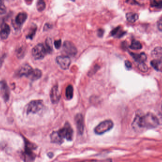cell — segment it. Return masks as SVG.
Listing matches in <instances>:
<instances>
[{
	"label": "cell",
	"instance_id": "cell-20",
	"mask_svg": "<svg viewBox=\"0 0 162 162\" xmlns=\"http://www.w3.org/2000/svg\"><path fill=\"white\" fill-rule=\"evenodd\" d=\"M129 48L133 50H139L142 48V45L139 41L134 40L129 46Z\"/></svg>",
	"mask_w": 162,
	"mask_h": 162
},
{
	"label": "cell",
	"instance_id": "cell-29",
	"mask_svg": "<svg viewBox=\"0 0 162 162\" xmlns=\"http://www.w3.org/2000/svg\"><path fill=\"white\" fill-rule=\"evenodd\" d=\"M61 44H62V42H61V40H55L54 42V45H55V47L56 49H58L60 48L61 46Z\"/></svg>",
	"mask_w": 162,
	"mask_h": 162
},
{
	"label": "cell",
	"instance_id": "cell-2",
	"mask_svg": "<svg viewBox=\"0 0 162 162\" xmlns=\"http://www.w3.org/2000/svg\"><path fill=\"white\" fill-rule=\"evenodd\" d=\"M18 74L20 76H26L32 80L39 79L42 76V72L38 69H33L28 64H25L20 68L19 70Z\"/></svg>",
	"mask_w": 162,
	"mask_h": 162
},
{
	"label": "cell",
	"instance_id": "cell-30",
	"mask_svg": "<svg viewBox=\"0 0 162 162\" xmlns=\"http://www.w3.org/2000/svg\"><path fill=\"white\" fill-rule=\"evenodd\" d=\"M126 2L131 5H139V3L136 1V0H126Z\"/></svg>",
	"mask_w": 162,
	"mask_h": 162
},
{
	"label": "cell",
	"instance_id": "cell-26",
	"mask_svg": "<svg viewBox=\"0 0 162 162\" xmlns=\"http://www.w3.org/2000/svg\"><path fill=\"white\" fill-rule=\"evenodd\" d=\"M138 68L140 71L143 72H146L148 71V68L146 64H145L144 62L138 63Z\"/></svg>",
	"mask_w": 162,
	"mask_h": 162
},
{
	"label": "cell",
	"instance_id": "cell-14",
	"mask_svg": "<svg viewBox=\"0 0 162 162\" xmlns=\"http://www.w3.org/2000/svg\"><path fill=\"white\" fill-rule=\"evenodd\" d=\"M1 89L3 94V98L6 101L8 100L9 98V89L6 83L4 81L1 83Z\"/></svg>",
	"mask_w": 162,
	"mask_h": 162
},
{
	"label": "cell",
	"instance_id": "cell-10",
	"mask_svg": "<svg viewBox=\"0 0 162 162\" xmlns=\"http://www.w3.org/2000/svg\"><path fill=\"white\" fill-rule=\"evenodd\" d=\"M60 98V95L58 90V87L56 85L52 88L50 92V99L54 104L57 103Z\"/></svg>",
	"mask_w": 162,
	"mask_h": 162
},
{
	"label": "cell",
	"instance_id": "cell-4",
	"mask_svg": "<svg viewBox=\"0 0 162 162\" xmlns=\"http://www.w3.org/2000/svg\"><path fill=\"white\" fill-rule=\"evenodd\" d=\"M48 54L47 49L42 44H38L33 48L32 55L35 60H42Z\"/></svg>",
	"mask_w": 162,
	"mask_h": 162
},
{
	"label": "cell",
	"instance_id": "cell-19",
	"mask_svg": "<svg viewBox=\"0 0 162 162\" xmlns=\"http://www.w3.org/2000/svg\"><path fill=\"white\" fill-rule=\"evenodd\" d=\"M151 55L155 58H162V48L161 47H157L152 50Z\"/></svg>",
	"mask_w": 162,
	"mask_h": 162
},
{
	"label": "cell",
	"instance_id": "cell-34",
	"mask_svg": "<svg viewBox=\"0 0 162 162\" xmlns=\"http://www.w3.org/2000/svg\"><path fill=\"white\" fill-rule=\"evenodd\" d=\"M33 0H25V2L27 3V4L29 5V4H31Z\"/></svg>",
	"mask_w": 162,
	"mask_h": 162
},
{
	"label": "cell",
	"instance_id": "cell-31",
	"mask_svg": "<svg viewBox=\"0 0 162 162\" xmlns=\"http://www.w3.org/2000/svg\"><path fill=\"white\" fill-rule=\"evenodd\" d=\"M125 66L127 68L130 69L132 68V64L129 60H126L125 62Z\"/></svg>",
	"mask_w": 162,
	"mask_h": 162
},
{
	"label": "cell",
	"instance_id": "cell-33",
	"mask_svg": "<svg viewBox=\"0 0 162 162\" xmlns=\"http://www.w3.org/2000/svg\"><path fill=\"white\" fill-rule=\"evenodd\" d=\"M103 33H104V31L102 29H99L98 31V35L100 37H102Z\"/></svg>",
	"mask_w": 162,
	"mask_h": 162
},
{
	"label": "cell",
	"instance_id": "cell-18",
	"mask_svg": "<svg viewBox=\"0 0 162 162\" xmlns=\"http://www.w3.org/2000/svg\"><path fill=\"white\" fill-rule=\"evenodd\" d=\"M125 33L126 32L121 31L120 26L116 27L111 31V36H116L117 38H120L122 37Z\"/></svg>",
	"mask_w": 162,
	"mask_h": 162
},
{
	"label": "cell",
	"instance_id": "cell-25",
	"mask_svg": "<svg viewBox=\"0 0 162 162\" xmlns=\"http://www.w3.org/2000/svg\"><path fill=\"white\" fill-rule=\"evenodd\" d=\"M37 26H36V25H34V26L31 27V29H30V30H29V32L28 34L27 35L26 38H27V39L32 40L33 37H34V36H35L36 31H37Z\"/></svg>",
	"mask_w": 162,
	"mask_h": 162
},
{
	"label": "cell",
	"instance_id": "cell-12",
	"mask_svg": "<svg viewBox=\"0 0 162 162\" xmlns=\"http://www.w3.org/2000/svg\"><path fill=\"white\" fill-rule=\"evenodd\" d=\"M130 55L132 56L134 60L138 63L144 62L147 59L146 54L144 52H141L140 54L130 52Z\"/></svg>",
	"mask_w": 162,
	"mask_h": 162
},
{
	"label": "cell",
	"instance_id": "cell-13",
	"mask_svg": "<svg viewBox=\"0 0 162 162\" xmlns=\"http://www.w3.org/2000/svg\"><path fill=\"white\" fill-rule=\"evenodd\" d=\"M27 13L25 12H20L17 15L15 19V23L18 26L20 27L27 20Z\"/></svg>",
	"mask_w": 162,
	"mask_h": 162
},
{
	"label": "cell",
	"instance_id": "cell-5",
	"mask_svg": "<svg viewBox=\"0 0 162 162\" xmlns=\"http://www.w3.org/2000/svg\"><path fill=\"white\" fill-rule=\"evenodd\" d=\"M113 123L111 120H107L100 123L95 128L94 132L97 135H102L109 131L113 127Z\"/></svg>",
	"mask_w": 162,
	"mask_h": 162
},
{
	"label": "cell",
	"instance_id": "cell-24",
	"mask_svg": "<svg viewBox=\"0 0 162 162\" xmlns=\"http://www.w3.org/2000/svg\"><path fill=\"white\" fill-rule=\"evenodd\" d=\"M45 8H46V3L44 0H38L37 4V8L38 11H43Z\"/></svg>",
	"mask_w": 162,
	"mask_h": 162
},
{
	"label": "cell",
	"instance_id": "cell-6",
	"mask_svg": "<svg viewBox=\"0 0 162 162\" xmlns=\"http://www.w3.org/2000/svg\"><path fill=\"white\" fill-rule=\"evenodd\" d=\"M43 102L42 100H33L29 102L26 108L27 114H36L39 112L43 107Z\"/></svg>",
	"mask_w": 162,
	"mask_h": 162
},
{
	"label": "cell",
	"instance_id": "cell-35",
	"mask_svg": "<svg viewBox=\"0 0 162 162\" xmlns=\"http://www.w3.org/2000/svg\"></svg>",
	"mask_w": 162,
	"mask_h": 162
},
{
	"label": "cell",
	"instance_id": "cell-16",
	"mask_svg": "<svg viewBox=\"0 0 162 162\" xmlns=\"http://www.w3.org/2000/svg\"><path fill=\"white\" fill-rule=\"evenodd\" d=\"M126 17L127 20L131 23H134L136 22L139 18V16L137 13L133 12H129L126 13Z\"/></svg>",
	"mask_w": 162,
	"mask_h": 162
},
{
	"label": "cell",
	"instance_id": "cell-27",
	"mask_svg": "<svg viewBox=\"0 0 162 162\" xmlns=\"http://www.w3.org/2000/svg\"><path fill=\"white\" fill-rule=\"evenodd\" d=\"M6 8L4 4V0H0V14L6 13Z\"/></svg>",
	"mask_w": 162,
	"mask_h": 162
},
{
	"label": "cell",
	"instance_id": "cell-32",
	"mask_svg": "<svg viewBox=\"0 0 162 162\" xmlns=\"http://www.w3.org/2000/svg\"><path fill=\"white\" fill-rule=\"evenodd\" d=\"M51 27H52V26H51V24H49V23H46V24H45V26H44L43 30H44V31L48 30L51 29Z\"/></svg>",
	"mask_w": 162,
	"mask_h": 162
},
{
	"label": "cell",
	"instance_id": "cell-7",
	"mask_svg": "<svg viewBox=\"0 0 162 162\" xmlns=\"http://www.w3.org/2000/svg\"><path fill=\"white\" fill-rule=\"evenodd\" d=\"M63 50L69 56H75L77 53V50L75 45L69 41H65L63 44Z\"/></svg>",
	"mask_w": 162,
	"mask_h": 162
},
{
	"label": "cell",
	"instance_id": "cell-11",
	"mask_svg": "<svg viewBox=\"0 0 162 162\" xmlns=\"http://www.w3.org/2000/svg\"><path fill=\"white\" fill-rule=\"evenodd\" d=\"M10 32V27L9 25L6 23H3L0 30V39L2 40L6 39L9 36Z\"/></svg>",
	"mask_w": 162,
	"mask_h": 162
},
{
	"label": "cell",
	"instance_id": "cell-9",
	"mask_svg": "<svg viewBox=\"0 0 162 162\" xmlns=\"http://www.w3.org/2000/svg\"><path fill=\"white\" fill-rule=\"evenodd\" d=\"M75 121L78 133L80 135L82 134L84 131V120L82 115L78 114L75 116Z\"/></svg>",
	"mask_w": 162,
	"mask_h": 162
},
{
	"label": "cell",
	"instance_id": "cell-17",
	"mask_svg": "<svg viewBox=\"0 0 162 162\" xmlns=\"http://www.w3.org/2000/svg\"><path fill=\"white\" fill-rule=\"evenodd\" d=\"M50 138H51V142L54 143L61 145L64 142V140H62L58 136L57 131L53 132L50 135Z\"/></svg>",
	"mask_w": 162,
	"mask_h": 162
},
{
	"label": "cell",
	"instance_id": "cell-22",
	"mask_svg": "<svg viewBox=\"0 0 162 162\" xmlns=\"http://www.w3.org/2000/svg\"><path fill=\"white\" fill-rule=\"evenodd\" d=\"M150 4L152 8L162 9V0H150Z\"/></svg>",
	"mask_w": 162,
	"mask_h": 162
},
{
	"label": "cell",
	"instance_id": "cell-8",
	"mask_svg": "<svg viewBox=\"0 0 162 162\" xmlns=\"http://www.w3.org/2000/svg\"><path fill=\"white\" fill-rule=\"evenodd\" d=\"M56 61L62 69H68L71 64V60L68 56H60L56 57Z\"/></svg>",
	"mask_w": 162,
	"mask_h": 162
},
{
	"label": "cell",
	"instance_id": "cell-3",
	"mask_svg": "<svg viewBox=\"0 0 162 162\" xmlns=\"http://www.w3.org/2000/svg\"><path fill=\"white\" fill-rule=\"evenodd\" d=\"M57 132L58 136L63 140L66 139L68 141H71L73 139V130L68 122L65 123L64 127L57 131Z\"/></svg>",
	"mask_w": 162,
	"mask_h": 162
},
{
	"label": "cell",
	"instance_id": "cell-1",
	"mask_svg": "<svg viewBox=\"0 0 162 162\" xmlns=\"http://www.w3.org/2000/svg\"><path fill=\"white\" fill-rule=\"evenodd\" d=\"M158 125L159 120L154 114L148 113L146 115H143L138 112L137 113L132 126L134 130L139 131L144 128H155Z\"/></svg>",
	"mask_w": 162,
	"mask_h": 162
},
{
	"label": "cell",
	"instance_id": "cell-21",
	"mask_svg": "<svg viewBox=\"0 0 162 162\" xmlns=\"http://www.w3.org/2000/svg\"><path fill=\"white\" fill-rule=\"evenodd\" d=\"M74 89L72 85H68L65 90V96L67 99H72L73 97Z\"/></svg>",
	"mask_w": 162,
	"mask_h": 162
},
{
	"label": "cell",
	"instance_id": "cell-28",
	"mask_svg": "<svg viewBox=\"0 0 162 162\" xmlns=\"http://www.w3.org/2000/svg\"><path fill=\"white\" fill-rule=\"evenodd\" d=\"M157 28L160 31H162V16L158 20L157 23Z\"/></svg>",
	"mask_w": 162,
	"mask_h": 162
},
{
	"label": "cell",
	"instance_id": "cell-23",
	"mask_svg": "<svg viewBox=\"0 0 162 162\" xmlns=\"http://www.w3.org/2000/svg\"><path fill=\"white\" fill-rule=\"evenodd\" d=\"M46 48L48 53H51L53 50V45H52V40L48 38L46 40Z\"/></svg>",
	"mask_w": 162,
	"mask_h": 162
},
{
	"label": "cell",
	"instance_id": "cell-15",
	"mask_svg": "<svg viewBox=\"0 0 162 162\" xmlns=\"http://www.w3.org/2000/svg\"><path fill=\"white\" fill-rule=\"evenodd\" d=\"M151 65L157 71L162 72V58L152 60L151 61Z\"/></svg>",
	"mask_w": 162,
	"mask_h": 162
}]
</instances>
